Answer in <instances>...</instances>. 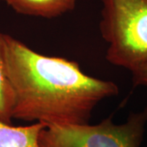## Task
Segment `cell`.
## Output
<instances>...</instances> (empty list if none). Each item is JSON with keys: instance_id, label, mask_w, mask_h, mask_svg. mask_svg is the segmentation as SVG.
Listing matches in <instances>:
<instances>
[{"instance_id": "cell-1", "label": "cell", "mask_w": 147, "mask_h": 147, "mask_svg": "<svg viewBox=\"0 0 147 147\" xmlns=\"http://www.w3.org/2000/svg\"><path fill=\"white\" fill-rule=\"evenodd\" d=\"M3 48L13 119L46 126L86 124L96 105L119 94L115 83L85 74L76 61L36 53L9 34Z\"/></svg>"}, {"instance_id": "cell-2", "label": "cell", "mask_w": 147, "mask_h": 147, "mask_svg": "<svg viewBox=\"0 0 147 147\" xmlns=\"http://www.w3.org/2000/svg\"><path fill=\"white\" fill-rule=\"evenodd\" d=\"M105 58L133 72L147 64V0H100Z\"/></svg>"}, {"instance_id": "cell-3", "label": "cell", "mask_w": 147, "mask_h": 147, "mask_svg": "<svg viewBox=\"0 0 147 147\" xmlns=\"http://www.w3.org/2000/svg\"><path fill=\"white\" fill-rule=\"evenodd\" d=\"M147 124V108L115 123L109 116L96 124L45 126L39 147H140Z\"/></svg>"}, {"instance_id": "cell-4", "label": "cell", "mask_w": 147, "mask_h": 147, "mask_svg": "<svg viewBox=\"0 0 147 147\" xmlns=\"http://www.w3.org/2000/svg\"><path fill=\"white\" fill-rule=\"evenodd\" d=\"M18 14L53 19L70 12L78 0H3Z\"/></svg>"}, {"instance_id": "cell-5", "label": "cell", "mask_w": 147, "mask_h": 147, "mask_svg": "<svg viewBox=\"0 0 147 147\" xmlns=\"http://www.w3.org/2000/svg\"><path fill=\"white\" fill-rule=\"evenodd\" d=\"M45 126L42 123H34L15 127L0 122V147H39L38 136Z\"/></svg>"}, {"instance_id": "cell-6", "label": "cell", "mask_w": 147, "mask_h": 147, "mask_svg": "<svg viewBox=\"0 0 147 147\" xmlns=\"http://www.w3.org/2000/svg\"><path fill=\"white\" fill-rule=\"evenodd\" d=\"M3 42L4 34L0 29V122L11 124L13 92L6 71Z\"/></svg>"}, {"instance_id": "cell-7", "label": "cell", "mask_w": 147, "mask_h": 147, "mask_svg": "<svg viewBox=\"0 0 147 147\" xmlns=\"http://www.w3.org/2000/svg\"><path fill=\"white\" fill-rule=\"evenodd\" d=\"M132 74V82L135 86L147 87V64L134 70Z\"/></svg>"}]
</instances>
